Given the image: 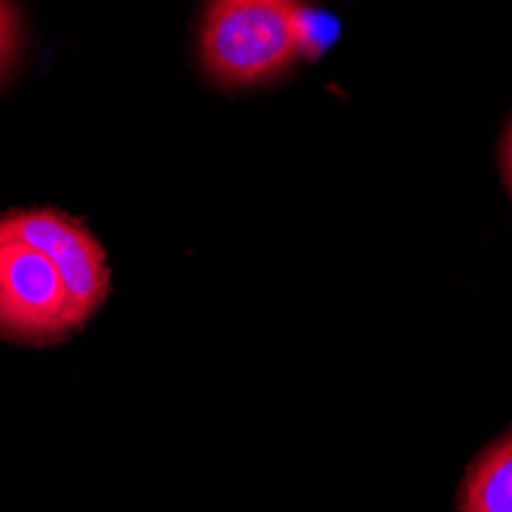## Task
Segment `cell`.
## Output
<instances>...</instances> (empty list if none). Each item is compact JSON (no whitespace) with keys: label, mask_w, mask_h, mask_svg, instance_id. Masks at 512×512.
Returning <instances> with one entry per match:
<instances>
[{"label":"cell","mask_w":512,"mask_h":512,"mask_svg":"<svg viewBox=\"0 0 512 512\" xmlns=\"http://www.w3.org/2000/svg\"><path fill=\"white\" fill-rule=\"evenodd\" d=\"M307 43L301 0H209L200 25L203 71L224 89H246L289 71Z\"/></svg>","instance_id":"cell-1"},{"label":"cell","mask_w":512,"mask_h":512,"mask_svg":"<svg viewBox=\"0 0 512 512\" xmlns=\"http://www.w3.org/2000/svg\"><path fill=\"white\" fill-rule=\"evenodd\" d=\"M77 332L62 273L34 246L0 230V338L50 344Z\"/></svg>","instance_id":"cell-2"},{"label":"cell","mask_w":512,"mask_h":512,"mask_svg":"<svg viewBox=\"0 0 512 512\" xmlns=\"http://www.w3.org/2000/svg\"><path fill=\"white\" fill-rule=\"evenodd\" d=\"M0 230L34 246L56 264L71 295L77 329L105 304L111 292L108 255L77 218L59 209H25L0 218Z\"/></svg>","instance_id":"cell-3"},{"label":"cell","mask_w":512,"mask_h":512,"mask_svg":"<svg viewBox=\"0 0 512 512\" xmlns=\"http://www.w3.org/2000/svg\"><path fill=\"white\" fill-rule=\"evenodd\" d=\"M457 512H512V433L473 460L460 485Z\"/></svg>","instance_id":"cell-4"},{"label":"cell","mask_w":512,"mask_h":512,"mask_svg":"<svg viewBox=\"0 0 512 512\" xmlns=\"http://www.w3.org/2000/svg\"><path fill=\"white\" fill-rule=\"evenodd\" d=\"M19 50V13L13 0H0V77L7 74Z\"/></svg>","instance_id":"cell-5"},{"label":"cell","mask_w":512,"mask_h":512,"mask_svg":"<svg viewBox=\"0 0 512 512\" xmlns=\"http://www.w3.org/2000/svg\"><path fill=\"white\" fill-rule=\"evenodd\" d=\"M503 172H506L509 197H512V123H509V129H506V138H503Z\"/></svg>","instance_id":"cell-6"}]
</instances>
